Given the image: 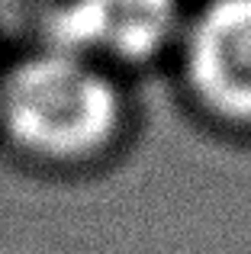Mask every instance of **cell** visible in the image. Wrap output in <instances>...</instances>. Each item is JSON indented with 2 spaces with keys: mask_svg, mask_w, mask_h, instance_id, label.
Instances as JSON below:
<instances>
[{
  "mask_svg": "<svg viewBox=\"0 0 251 254\" xmlns=\"http://www.w3.org/2000/svg\"><path fill=\"white\" fill-rule=\"evenodd\" d=\"M123 132V97L103 64L45 45L0 77V135L39 168H84Z\"/></svg>",
  "mask_w": 251,
  "mask_h": 254,
  "instance_id": "obj_1",
  "label": "cell"
},
{
  "mask_svg": "<svg viewBox=\"0 0 251 254\" xmlns=\"http://www.w3.org/2000/svg\"><path fill=\"white\" fill-rule=\"evenodd\" d=\"M196 97L232 123H251V0H213L187 42Z\"/></svg>",
  "mask_w": 251,
  "mask_h": 254,
  "instance_id": "obj_3",
  "label": "cell"
},
{
  "mask_svg": "<svg viewBox=\"0 0 251 254\" xmlns=\"http://www.w3.org/2000/svg\"><path fill=\"white\" fill-rule=\"evenodd\" d=\"M174 0H64L49 19V45L103 62L151 58L174 32Z\"/></svg>",
  "mask_w": 251,
  "mask_h": 254,
  "instance_id": "obj_2",
  "label": "cell"
}]
</instances>
